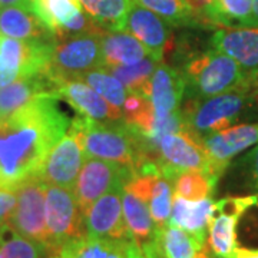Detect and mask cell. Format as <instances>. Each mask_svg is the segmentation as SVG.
I'll return each mask as SVG.
<instances>
[{
	"instance_id": "cell-1",
	"label": "cell",
	"mask_w": 258,
	"mask_h": 258,
	"mask_svg": "<svg viewBox=\"0 0 258 258\" xmlns=\"http://www.w3.org/2000/svg\"><path fill=\"white\" fill-rule=\"evenodd\" d=\"M53 92L35 96L23 108L0 119V188L16 189L39 176L49 152L71 128Z\"/></svg>"
},
{
	"instance_id": "cell-2",
	"label": "cell",
	"mask_w": 258,
	"mask_h": 258,
	"mask_svg": "<svg viewBox=\"0 0 258 258\" xmlns=\"http://www.w3.org/2000/svg\"><path fill=\"white\" fill-rule=\"evenodd\" d=\"M181 74L185 81L184 98L191 99H205L241 88H252L240 64L215 49L194 56Z\"/></svg>"
},
{
	"instance_id": "cell-3",
	"label": "cell",
	"mask_w": 258,
	"mask_h": 258,
	"mask_svg": "<svg viewBox=\"0 0 258 258\" xmlns=\"http://www.w3.org/2000/svg\"><path fill=\"white\" fill-rule=\"evenodd\" d=\"M157 148L161 175L175 182L176 176L185 171H200L218 182L221 174L215 168L211 157L204 147L203 139L191 131L184 129L174 134H162L148 138Z\"/></svg>"
},
{
	"instance_id": "cell-4",
	"label": "cell",
	"mask_w": 258,
	"mask_h": 258,
	"mask_svg": "<svg viewBox=\"0 0 258 258\" xmlns=\"http://www.w3.org/2000/svg\"><path fill=\"white\" fill-rule=\"evenodd\" d=\"M255 95H258L257 89L241 88L205 99L188 98V105L181 106L185 126L201 139L230 128L231 123L238 118L242 109Z\"/></svg>"
},
{
	"instance_id": "cell-5",
	"label": "cell",
	"mask_w": 258,
	"mask_h": 258,
	"mask_svg": "<svg viewBox=\"0 0 258 258\" xmlns=\"http://www.w3.org/2000/svg\"><path fill=\"white\" fill-rule=\"evenodd\" d=\"M98 68H102L99 36L78 35L56 39L46 75L56 89L59 83L81 79L83 75Z\"/></svg>"
},
{
	"instance_id": "cell-6",
	"label": "cell",
	"mask_w": 258,
	"mask_h": 258,
	"mask_svg": "<svg viewBox=\"0 0 258 258\" xmlns=\"http://www.w3.org/2000/svg\"><path fill=\"white\" fill-rule=\"evenodd\" d=\"M47 247L52 254L69 241L86 237V224L74 189L46 185Z\"/></svg>"
},
{
	"instance_id": "cell-7",
	"label": "cell",
	"mask_w": 258,
	"mask_h": 258,
	"mask_svg": "<svg viewBox=\"0 0 258 258\" xmlns=\"http://www.w3.org/2000/svg\"><path fill=\"white\" fill-rule=\"evenodd\" d=\"M15 191L18 203L9 220L10 228L25 238L47 245L46 184L40 176H32Z\"/></svg>"
},
{
	"instance_id": "cell-8",
	"label": "cell",
	"mask_w": 258,
	"mask_h": 258,
	"mask_svg": "<svg viewBox=\"0 0 258 258\" xmlns=\"http://www.w3.org/2000/svg\"><path fill=\"white\" fill-rule=\"evenodd\" d=\"M132 175L134 171L126 166L96 158H86L72 188L83 218H86L91 207L102 195L115 186H123Z\"/></svg>"
},
{
	"instance_id": "cell-9",
	"label": "cell",
	"mask_w": 258,
	"mask_h": 258,
	"mask_svg": "<svg viewBox=\"0 0 258 258\" xmlns=\"http://www.w3.org/2000/svg\"><path fill=\"white\" fill-rule=\"evenodd\" d=\"M85 161L86 154L82 141L75 131L69 128L68 134L49 152L39 176L46 185L74 188Z\"/></svg>"
},
{
	"instance_id": "cell-10",
	"label": "cell",
	"mask_w": 258,
	"mask_h": 258,
	"mask_svg": "<svg viewBox=\"0 0 258 258\" xmlns=\"http://www.w3.org/2000/svg\"><path fill=\"white\" fill-rule=\"evenodd\" d=\"M211 49L232 57L249 82L258 75V26H224L214 32Z\"/></svg>"
},
{
	"instance_id": "cell-11",
	"label": "cell",
	"mask_w": 258,
	"mask_h": 258,
	"mask_svg": "<svg viewBox=\"0 0 258 258\" xmlns=\"http://www.w3.org/2000/svg\"><path fill=\"white\" fill-rule=\"evenodd\" d=\"M55 95L68 102L78 112L79 116H83L92 122L103 125L123 122L122 109H118L116 106L111 105L81 79L59 83L56 86Z\"/></svg>"
},
{
	"instance_id": "cell-12",
	"label": "cell",
	"mask_w": 258,
	"mask_h": 258,
	"mask_svg": "<svg viewBox=\"0 0 258 258\" xmlns=\"http://www.w3.org/2000/svg\"><path fill=\"white\" fill-rule=\"evenodd\" d=\"M122 189L123 186H115L91 207L85 218L88 237L116 241L132 240L123 220Z\"/></svg>"
},
{
	"instance_id": "cell-13",
	"label": "cell",
	"mask_w": 258,
	"mask_h": 258,
	"mask_svg": "<svg viewBox=\"0 0 258 258\" xmlns=\"http://www.w3.org/2000/svg\"><path fill=\"white\" fill-rule=\"evenodd\" d=\"M203 144L218 172L222 175L230 161L242 151L258 144V123H241L207 135Z\"/></svg>"
},
{
	"instance_id": "cell-14",
	"label": "cell",
	"mask_w": 258,
	"mask_h": 258,
	"mask_svg": "<svg viewBox=\"0 0 258 258\" xmlns=\"http://www.w3.org/2000/svg\"><path fill=\"white\" fill-rule=\"evenodd\" d=\"M122 30L137 37L154 59L158 62L162 60L169 42V25L164 19L134 3L125 18Z\"/></svg>"
},
{
	"instance_id": "cell-15",
	"label": "cell",
	"mask_w": 258,
	"mask_h": 258,
	"mask_svg": "<svg viewBox=\"0 0 258 258\" xmlns=\"http://www.w3.org/2000/svg\"><path fill=\"white\" fill-rule=\"evenodd\" d=\"M184 95L185 81L182 74L159 62L152 76L149 95L155 112V125L165 122L172 115L181 112Z\"/></svg>"
},
{
	"instance_id": "cell-16",
	"label": "cell",
	"mask_w": 258,
	"mask_h": 258,
	"mask_svg": "<svg viewBox=\"0 0 258 258\" xmlns=\"http://www.w3.org/2000/svg\"><path fill=\"white\" fill-rule=\"evenodd\" d=\"M215 215V203L211 197L189 201L174 194L172 211L169 224L182 228L207 242V231L210 230V222Z\"/></svg>"
},
{
	"instance_id": "cell-17",
	"label": "cell",
	"mask_w": 258,
	"mask_h": 258,
	"mask_svg": "<svg viewBox=\"0 0 258 258\" xmlns=\"http://www.w3.org/2000/svg\"><path fill=\"white\" fill-rule=\"evenodd\" d=\"M0 35L26 42L56 39L33 12L15 6H0Z\"/></svg>"
},
{
	"instance_id": "cell-18",
	"label": "cell",
	"mask_w": 258,
	"mask_h": 258,
	"mask_svg": "<svg viewBox=\"0 0 258 258\" xmlns=\"http://www.w3.org/2000/svg\"><path fill=\"white\" fill-rule=\"evenodd\" d=\"M102 68L123 66L141 62L149 55L147 47L125 30H106L99 36Z\"/></svg>"
},
{
	"instance_id": "cell-19",
	"label": "cell",
	"mask_w": 258,
	"mask_h": 258,
	"mask_svg": "<svg viewBox=\"0 0 258 258\" xmlns=\"http://www.w3.org/2000/svg\"><path fill=\"white\" fill-rule=\"evenodd\" d=\"M45 92L55 93V86L46 74L23 76L0 88V119L8 118L35 96Z\"/></svg>"
},
{
	"instance_id": "cell-20",
	"label": "cell",
	"mask_w": 258,
	"mask_h": 258,
	"mask_svg": "<svg viewBox=\"0 0 258 258\" xmlns=\"http://www.w3.org/2000/svg\"><path fill=\"white\" fill-rule=\"evenodd\" d=\"M154 241L161 258H195L205 245L194 234L169 222L164 228H155Z\"/></svg>"
},
{
	"instance_id": "cell-21",
	"label": "cell",
	"mask_w": 258,
	"mask_h": 258,
	"mask_svg": "<svg viewBox=\"0 0 258 258\" xmlns=\"http://www.w3.org/2000/svg\"><path fill=\"white\" fill-rule=\"evenodd\" d=\"M122 211L132 241L139 248L154 237L155 224L151 217L148 204L138 198L134 192L122 189Z\"/></svg>"
},
{
	"instance_id": "cell-22",
	"label": "cell",
	"mask_w": 258,
	"mask_h": 258,
	"mask_svg": "<svg viewBox=\"0 0 258 258\" xmlns=\"http://www.w3.org/2000/svg\"><path fill=\"white\" fill-rule=\"evenodd\" d=\"M129 241L92 238L86 235L79 240L69 241L57 254L62 258H126Z\"/></svg>"
},
{
	"instance_id": "cell-23",
	"label": "cell",
	"mask_w": 258,
	"mask_h": 258,
	"mask_svg": "<svg viewBox=\"0 0 258 258\" xmlns=\"http://www.w3.org/2000/svg\"><path fill=\"white\" fill-rule=\"evenodd\" d=\"M157 59L148 56L141 62L134 64H123V66H111L103 68L111 75H113L119 81L125 89L129 92H138L149 98L151 95V82L152 76L158 66Z\"/></svg>"
},
{
	"instance_id": "cell-24",
	"label": "cell",
	"mask_w": 258,
	"mask_h": 258,
	"mask_svg": "<svg viewBox=\"0 0 258 258\" xmlns=\"http://www.w3.org/2000/svg\"><path fill=\"white\" fill-rule=\"evenodd\" d=\"M83 12L105 30H122L134 0H79Z\"/></svg>"
},
{
	"instance_id": "cell-25",
	"label": "cell",
	"mask_w": 258,
	"mask_h": 258,
	"mask_svg": "<svg viewBox=\"0 0 258 258\" xmlns=\"http://www.w3.org/2000/svg\"><path fill=\"white\" fill-rule=\"evenodd\" d=\"M79 0H33V12L53 35L82 12Z\"/></svg>"
},
{
	"instance_id": "cell-26",
	"label": "cell",
	"mask_w": 258,
	"mask_h": 258,
	"mask_svg": "<svg viewBox=\"0 0 258 258\" xmlns=\"http://www.w3.org/2000/svg\"><path fill=\"white\" fill-rule=\"evenodd\" d=\"M123 122L129 128L149 137L155 126V112L151 99L138 92H129L122 106Z\"/></svg>"
},
{
	"instance_id": "cell-27",
	"label": "cell",
	"mask_w": 258,
	"mask_h": 258,
	"mask_svg": "<svg viewBox=\"0 0 258 258\" xmlns=\"http://www.w3.org/2000/svg\"><path fill=\"white\" fill-rule=\"evenodd\" d=\"M237 217L218 214L214 215L210 222V237L205 247L211 251L215 257L230 258L232 251L235 249V227H237Z\"/></svg>"
},
{
	"instance_id": "cell-28",
	"label": "cell",
	"mask_w": 258,
	"mask_h": 258,
	"mask_svg": "<svg viewBox=\"0 0 258 258\" xmlns=\"http://www.w3.org/2000/svg\"><path fill=\"white\" fill-rule=\"evenodd\" d=\"M8 224L0 230V258H49L50 249L46 244L29 240L16 234Z\"/></svg>"
},
{
	"instance_id": "cell-29",
	"label": "cell",
	"mask_w": 258,
	"mask_h": 258,
	"mask_svg": "<svg viewBox=\"0 0 258 258\" xmlns=\"http://www.w3.org/2000/svg\"><path fill=\"white\" fill-rule=\"evenodd\" d=\"M81 81H83L86 85H89L93 91H96L103 99H106L111 105L116 106L118 109H122L125 99L128 96V91L106 69H103V68L93 69L91 72L83 75Z\"/></svg>"
},
{
	"instance_id": "cell-30",
	"label": "cell",
	"mask_w": 258,
	"mask_h": 258,
	"mask_svg": "<svg viewBox=\"0 0 258 258\" xmlns=\"http://www.w3.org/2000/svg\"><path fill=\"white\" fill-rule=\"evenodd\" d=\"M217 181L200 171H185L176 176L174 182V194L189 201H198L211 197Z\"/></svg>"
},
{
	"instance_id": "cell-31",
	"label": "cell",
	"mask_w": 258,
	"mask_h": 258,
	"mask_svg": "<svg viewBox=\"0 0 258 258\" xmlns=\"http://www.w3.org/2000/svg\"><path fill=\"white\" fill-rule=\"evenodd\" d=\"M139 6L154 12L172 26H194L192 13L184 0H134Z\"/></svg>"
},
{
	"instance_id": "cell-32",
	"label": "cell",
	"mask_w": 258,
	"mask_h": 258,
	"mask_svg": "<svg viewBox=\"0 0 258 258\" xmlns=\"http://www.w3.org/2000/svg\"><path fill=\"white\" fill-rule=\"evenodd\" d=\"M174 200V181L161 175L154 186L152 197L149 200V211L154 220L155 228H164L168 225L172 211Z\"/></svg>"
},
{
	"instance_id": "cell-33",
	"label": "cell",
	"mask_w": 258,
	"mask_h": 258,
	"mask_svg": "<svg viewBox=\"0 0 258 258\" xmlns=\"http://www.w3.org/2000/svg\"><path fill=\"white\" fill-rule=\"evenodd\" d=\"M217 15L224 26H257L252 13L254 0H214Z\"/></svg>"
},
{
	"instance_id": "cell-34",
	"label": "cell",
	"mask_w": 258,
	"mask_h": 258,
	"mask_svg": "<svg viewBox=\"0 0 258 258\" xmlns=\"http://www.w3.org/2000/svg\"><path fill=\"white\" fill-rule=\"evenodd\" d=\"M16 203H18L16 191L0 188V230L9 224V220L13 211H15Z\"/></svg>"
},
{
	"instance_id": "cell-35",
	"label": "cell",
	"mask_w": 258,
	"mask_h": 258,
	"mask_svg": "<svg viewBox=\"0 0 258 258\" xmlns=\"http://www.w3.org/2000/svg\"><path fill=\"white\" fill-rule=\"evenodd\" d=\"M245 159L248 161L251 175H252V179H254V182H255L258 186V144L257 147L254 148L249 154H247Z\"/></svg>"
},
{
	"instance_id": "cell-36",
	"label": "cell",
	"mask_w": 258,
	"mask_h": 258,
	"mask_svg": "<svg viewBox=\"0 0 258 258\" xmlns=\"http://www.w3.org/2000/svg\"><path fill=\"white\" fill-rule=\"evenodd\" d=\"M0 6H15V8L33 12V0H0Z\"/></svg>"
},
{
	"instance_id": "cell-37",
	"label": "cell",
	"mask_w": 258,
	"mask_h": 258,
	"mask_svg": "<svg viewBox=\"0 0 258 258\" xmlns=\"http://www.w3.org/2000/svg\"><path fill=\"white\" fill-rule=\"evenodd\" d=\"M252 13H254L255 25L258 26V0H254V5H252Z\"/></svg>"
},
{
	"instance_id": "cell-38",
	"label": "cell",
	"mask_w": 258,
	"mask_h": 258,
	"mask_svg": "<svg viewBox=\"0 0 258 258\" xmlns=\"http://www.w3.org/2000/svg\"><path fill=\"white\" fill-rule=\"evenodd\" d=\"M8 82H6V79H5V76L2 74V71H0V88H3V86H6Z\"/></svg>"
},
{
	"instance_id": "cell-39",
	"label": "cell",
	"mask_w": 258,
	"mask_h": 258,
	"mask_svg": "<svg viewBox=\"0 0 258 258\" xmlns=\"http://www.w3.org/2000/svg\"><path fill=\"white\" fill-rule=\"evenodd\" d=\"M251 86H252L254 89H257V91H258V75L255 76V78H254V81L251 82Z\"/></svg>"
},
{
	"instance_id": "cell-40",
	"label": "cell",
	"mask_w": 258,
	"mask_h": 258,
	"mask_svg": "<svg viewBox=\"0 0 258 258\" xmlns=\"http://www.w3.org/2000/svg\"><path fill=\"white\" fill-rule=\"evenodd\" d=\"M49 258H62V257H60V255H59L57 252H55V254H50V257H49Z\"/></svg>"
},
{
	"instance_id": "cell-41",
	"label": "cell",
	"mask_w": 258,
	"mask_h": 258,
	"mask_svg": "<svg viewBox=\"0 0 258 258\" xmlns=\"http://www.w3.org/2000/svg\"><path fill=\"white\" fill-rule=\"evenodd\" d=\"M0 240H2V238H0Z\"/></svg>"
}]
</instances>
